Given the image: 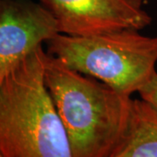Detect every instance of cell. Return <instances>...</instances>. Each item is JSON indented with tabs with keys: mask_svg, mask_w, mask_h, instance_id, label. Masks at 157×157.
<instances>
[{
	"mask_svg": "<svg viewBox=\"0 0 157 157\" xmlns=\"http://www.w3.org/2000/svg\"><path fill=\"white\" fill-rule=\"evenodd\" d=\"M45 81L72 157H112L131 113V96L79 73L45 51Z\"/></svg>",
	"mask_w": 157,
	"mask_h": 157,
	"instance_id": "1",
	"label": "cell"
},
{
	"mask_svg": "<svg viewBox=\"0 0 157 157\" xmlns=\"http://www.w3.org/2000/svg\"><path fill=\"white\" fill-rule=\"evenodd\" d=\"M43 45L0 79L2 157H72L66 131L45 81Z\"/></svg>",
	"mask_w": 157,
	"mask_h": 157,
	"instance_id": "2",
	"label": "cell"
},
{
	"mask_svg": "<svg viewBox=\"0 0 157 157\" xmlns=\"http://www.w3.org/2000/svg\"><path fill=\"white\" fill-rule=\"evenodd\" d=\"M46 52L68 67L93 76L120 93H138L156 72L157 35L121 29L91 36L58 33L45 42Z\"/></svg>",
	"mask_w": 157,
	"mask_h": 157,
	"instance_id": "3",
	"label": "cell"
},
{
	"mask_svg": "<svg viewBox=\"0 0 157 157\" xmlns=\"http://www.w3.org/2000/svg\"><path fill=\"white\" fill-rule=\"evenodd\" d=\"M55 19L59 33L91 36L152 22L143 0H36Z\"/></svg>",
	"mask_w": 157,
	"mask_h": 157,
	"instance_id": "4",
	"label": "cell"
},
{
	"mask_svg": "<svg viewBox=\"0 0 157 157\" xmlns=\"http://www.w3.org/2000/svg\"><path fill=\"white\" fill-rule=\"evenodd\" d=\"M59 33L50 12L33 0H0V79L15 64Z\"/></svg>",
	"mask_w": 157,
	"mask_h": 157,
	"instance_id": "5",
	"label": "cell"
},
{
	"mask_svg": "<svg viewBox=\"0 0 157 157\" xmlns=\"http://www.w3.org/2000/svg\"><path fill=\"white\" fill-rule=\"evenodd\" d=\"M112 157H157V112L142 99L132 101L126 132Z\"/></svg>",
	"mask_w": 157,
	"mask_h": 157,
	"instance_id": "6",
	"label": "cell"
},
{
	"mask_svg": "<svg viewBox=\"0 0 157 157\" xmlns=\"http://www.w3.org/2000/svg\"><path fill=\"white\" fill-rule=\"evenodd\" d=\"M138 94H140V99L147 101L157 112V72Z\"/></svg>",
	"mask_w": 157,
	"mask_h": 157,
	"instance_id": "7",
	"label": "cell"
},
{
	"mask_svg": "<svg viewBox=\"0 0 157 157\" xmlns=\"http://www.w3.org/2000/svg\"><path fill=\"white\" fill-rule=\"evenodd\" d=\"M0 157H2V156H1V154H0Z\"/></svg>",
	"mask_w": 157,
	"mask_h": 157,
	"instance_id": "8",
	"label": "cell"
}]
</instances>
